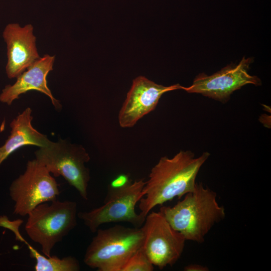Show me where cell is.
<instances>
[{
	"label": "cell",
	"instance_id": "6da1fadb",
	"mask_svg": "<svg viewBox=\"0 0 271 271\" xmlns=\"http://www.w3.org/2000/svg\"><path fill=\"white\" fill-rule=\"evenodd\" d=\"M210 156L204 152L196 157L191 151L181 150L171 158L161 157L152 168L143 189V197L139 201L140 215L146 218L155 207L177 197L180 199L193 191L198 172Z\"/></svg>",
	"mask_w": 271,
	"mask_h": 271
},
{
	"label": "cell",
	"instance_id": "7a4b0ae2",
	"mask_svg": "<svg viewBox=\"0 0 271 271\" xmlns=\"http://www.w3.org/2000/svg\"><path fill=\"white\" fill-rule=\"evenodd\" d=\"M172 227L186 240L205 241L213 227L226 217L225 209L217 200V193L201 182L173 206H163L160 211Z\"/></svg>",
	"mask_w": 271,
	"mask_h": 271
},
{
	"label": "cell",
	"instance_id": "3957f363",
	"mask_svg": "<svg viewBox=\"0 0 271 271\" xmlns=\"http://www.w3.org/2000/svg\"><path fill=\"white\" fill-rule=\"evenodd\" d=\"M86 248L84 262L98 271H121L131 256L142 247L141 227L116 225L98 229Z\"/></svg>",
	"mask_w": 271,
	"mask_h": 271
},
{
	"label": "cell",
	"instance_id": "277c9868",
	"mask_svg": "<svg viewBox=\"0 0 271 271\" xmlns=\"http://www.w3.org/2000/svg\"><path fill=\"white\" fill-rule=\"evenodd\" d=\"M77 205L72 201L54 200L41 203L28 215L25 226L29 238L39 243L46 256L56 244L77 225Z\"/></svg>",
	"mask_w": 271,
	"mask_h": 271
},
{
	"label": "cell",
	"instance_id": "5b68a950",
	"mask_svg": "<svg viewBox=\"0 0 271 271\" xmlns=\"http://www.w3.org/2000/svg\"><path fill=\"white\" fill-rule=\"evenodd\" d=\"M37 161L55 177L62 176L74 187L81 197L88 200L90 172L85 164L90 159L89 154L80 145L59 140L40 147L35 152Z\"/></svg>",
	"mask_w": 271,
	"mask_h": 271
},
{
	"label": "cell",
	"instance_id": "8992f818",
	"mask_svg": "<svg viewBox=\"0 0 271 271\" xmlns=\"http://www.w3.org/2000/svg\"><path fill=\"white\" fill-rule=\"evenodd\" d=\"M144 179L132 181L120 187L108 186L103 204L89 211L79 212L77 217L93 233L102 224L125 222L134 227H141L145 220L135 211L137 204L143 197Z\"/></svg>",
	"mask_w": 271,
	"mask_h": 271
},
{
	"label": "cell",
	"instance_id": "52a82bcc",
	"mask_svg": "<svg viewBox=\"0 0 271 271\" xmlns=\"http://www.w3.org/2000/svg\"><path fill=\"white\" fill-rule=\"evenodd\" d=\"M58 184L36 159L27 162L24 173L11 184L10 195L15 202L14 213L28 215L38 205L57 200Z\"/></svg>",
	"mask_w": 271,
	"mask_h": 271
},
{
	"label": "cell",
	"instance_id": "ba28073f",
	"mask_svg": "<svg viewBox=\"0 0 271 271\" xmlns=\"http://www.w3.org/2000/svg\"><path fill=\"white\" fill-rule=\"evenodd\" d=\"M142 249L150 261L160 269L174 265L181 257L186 239L174 229L160 211L150 212L141 227Z\"/></svg>",
	"mask_w": 271,
	"mask_h": 271
},
{
	"label": "cell",
	"instance_id": "9c48e42d",
	"mask_svg": "<svg viewBox=\"0 0 271 271\" xmlns=\"http://www.w3.org/2000/svg\"><path fill=\"white\" fill-rule=\"evenodd\" d=\"M252 61L251 58L243 57L238 64L227 66L212 75L200 74L190 86L184 87L183 90L188 93H200L224 103L234 91L243 86L261 84L258 77L251 75L248 72Z\"/></svg>",
	"mask_w": 271,
	"mask_h": 271
},
{
	"label": "cell",
	"instance_id": "30bf717a",
	"mask_svg": "<svg viewBox=\"0 0 271 271\" xmlns=\"http://www.w3.org/2000/svg\"><path fill=\"white\" fill-rule=\"evenodd\" d=\"M179 84L169 86L158 84L143 76L132 81L131 86L119 111L118 120L123 128L133 127L145 115L154 110L163 94L183 89Z\"/></svg>",
	"mask_w": 271,
	"mask_h": 271
},
{
	"label": "cell",
	"instance_id": "8fae6325",
	"mask_svg": "<svg viewBox=\"0 0 271 271\" xmlns=\"http://www.w3.org/2000/svg\"><path fill=\"white\" fill-rule=\"evenodd\" d=\"M33 31L30 24L21 27L18 23H10L5 27L3 37L7 44L6 71L9 78H17L40 58Z\"/></svg>",
	"mask_w": 271,
	"mask_h": 271
},
{
	"label": "cell",
	"instance_id": "7c38bea8",
	"mask_svg": "<svg viewBox=\"0 0 271 271\" xmlns=\"http://www.w3.org/2000/svg\"><path fill=\"white\" fill-rule=\"evenodd\" d=\"M55 56L45 54L39 58L17 77L13 85L6 86L0 94V101L11 105L21 94L35 90L47 95L56 109L61 105L52 95L47 85V76L53 70Z\"/></svg>",
	"mask_w": 271,
	"mask_h": 271
},
{
	"label": "cell",
	"instance_id": "4fadbf2b",
	"mask_svg": "<svg viewBox=\"0 0 271 271\" xmlns=\"http://www.w3.org/2000/svg\"><path fill=\"white\" fill-rule=\"evenodd\" d=\"M31 114L32 109L27 107L11 122V134L0 147V165L12 153L24 146L34 145L40 148L50 143L46 135L33 127Z\"/></svg>",
	"mask_w": 271,
	"mask_h": 271
},
{
	"label": "cell",
	"instance_id": "5bb4252c",
	"mask_svg": "<svg viewBox=\"0 0 271 271\" xmlns=\"http://www.w3.org/2000/svg\"><path fill=\"white\" fill-rule=\"evenodd\" d=\"M154 268V265L141 247L128 259L121 271H153Z\"/></svg>",
	"mask_w": 271,
	"mask_h": 271
},
{
	"label": "cell",
	"instance_id": "9a60e30c",
	"mask_svg": "<svg viewBox=\"0 0 271 271\" xmlns=\"http://www.w3.org/2000/svg\"><path fill=\"white\" fill-rule=\"evenodd\" d=\"M130 180L128 175L121 174L115 177L108 186L113 188L120 187L126 184Z\"/></svg>",
	"mask_w": 271,
	"mask_h": 271
},
{
	"label": "cell",
	"instance_id": "2e32d148",
	"mask_svg": "<svg viewBox=\"0 0 271 271\" xmlns=\"http://www.w3.org/2000/svg\"><path fill=\"white\" fill-rule=\"evenodd\" d=\"M185 271H208L209 269L206 266L199 264H190L184 268Z\"/></svg>",
	"mask_w": 271,
	"mask_h": 271
}]
</instances>
